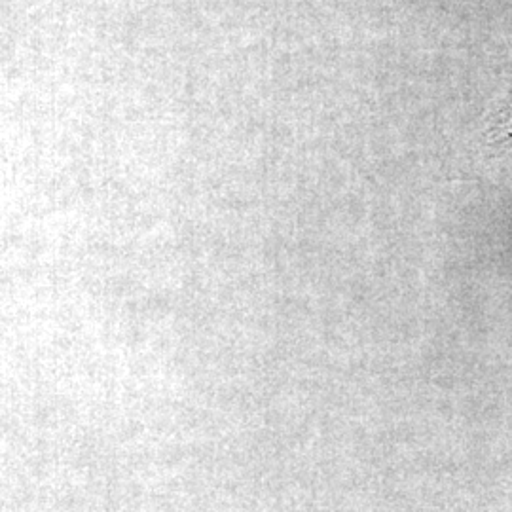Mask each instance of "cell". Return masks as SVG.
I'll use <instances>...</instances> for the list:
<instances>
[{
	"label": "cell",
	"mask_w": 512,
	"mask_h": 512,
	"mask_svg": "<svg viewBox=\"0 0 512 512\" xmlns=\"http://www.w3.org/2000/svg\"><path fill=\"white\" fill-rule=\"evenodd\" d=\"M490 137L494 139L495 143L512 141V101L495 116L492 129H490Z\"/></svg>",
	"instance_id": "cell-1"
}]
</instances>
